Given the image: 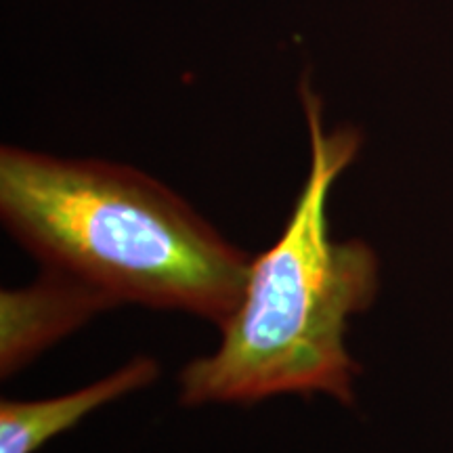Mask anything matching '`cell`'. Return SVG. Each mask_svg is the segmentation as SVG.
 Wrapping results in <instances>:
<instances>
[{"label": "cell", "instance_id": "6da1fadb", "mask_svg": "<svg viewBox=\"0 0 453 453\" xmlns=\"http://www.w3.org/2000/svg\"><path fill=\"white\" fill-rule=\"evenodd\" d=\"M311 133V168L280 240L252 258L246 290L211 355L179 376V401L258 403L277 395H327L355 403L361 365L347 347L350 317L365 313L382 286L380 258L365 240H334L327 197L359 154L353 127L326 130L324 105L300 84Z\"/></svg>", "mask_w": 453, "mask_h": 453}, {"label": "cell", "instance_id": "7a4b0ae2", "mask_svg": "<svg viewBox=\"0 0 453 453\" xmlns=\"http://www.w3.org/2000/svg\"><path fill=\"white\" fill-rule=\"evenodd\" d=\"M0 219L42 267L120 304L183 311L223 326L252 257L170 187L137 168L3 147Z\"/></svg>", "mask_w": 453, "mask_h": 453}, {"label": "cell", "instance_id": "3957f363", "mask_svg": "<svg viewBox=\"0 0 453 453\" xmlns=\"http://www.w3.org/2000/svg\"><path fill=\"white\" fill-rule=\"evenodd\" d=\"M116 298L65 271L44 267L36 281L0 292V376L13 378L38 355L81 330Z\"/></svg>", "mask_w": 453, "mask_h": 453}, {"label": "cell", "instance_id": "277c9868", "mask_svg": "<svg viewBox=\"0 0 453 453\" xmlns=\"http://www.w3.org/2000/svg\"><path fill=\"white\" fill-rule=\"evenodd\" d=\"M160 364L150 355H137L110 376L73 393L41 401L0 403V453H36L57 434L76 426L90 411L99 410L124 395L154 384Z\"/></svg>", "mask_w": 453, "mask_h": 453}]
</instances>
